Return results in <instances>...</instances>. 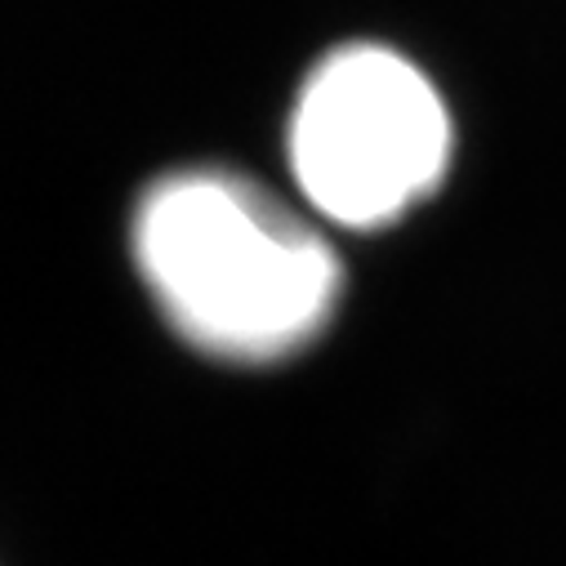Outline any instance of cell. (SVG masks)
<instances>
[{"mask_svg": "<svg viewBox=\"0 0 566 566\" xmlns=\"http://www.w3.org/2000/svg\"><path fill=\"white\" fill-rule=\"evenodd\" d=\"M129 263L161 322L201 357L272 366L331 326L344 268L335 245L250 175L184 166L129 210Z\"/></svg>", "mask_w": 566, "mask_h": 566, "instance_id": "cell-1", "label": "cell"}, {"mask_svg": "<svg viewBox=\"0 0 566 566\" xmlns=\"http://www.w3.org/2000/svg\"><path fill=\"white\" fill-rule=\"evenodd\" d=\"M451 166V112L406 54L339 45L291 112V175L313 214L384 228L429 201Z\"/></svg>", "mask_w": 566, "mask_h": 566, "instance_id": "cell-2", "label": "cell"}]
</instances>
